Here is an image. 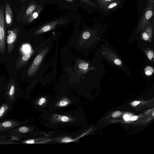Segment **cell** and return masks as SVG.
<instances>
[{
	"mask_svg": "<svg viewBox=\"0 0 154 154\" xmlns=\"http://www.w3.org/2000/svg\"><path fill=\"white\" fill-rule=\"evenodd\" d=\"M153 1L151 0L148 2L147 6L140 20L137 30L143 29L149 23V20L152 17L154 11Z\"/></svg>",
	"mask_w": 154,
	"mask_h": 154,
	"instance_id": "6da1fadb",
	"label": "cell"
},
{
	"mask_svg": "<svg viewBox=\"0 0 154 154\" xmlns=\"http://www.w3.org/2000/svg\"><path fill=\"white\" fill-rule=\"evenodd\" d=\"M48 49L49 48H48L42 49L35 58L27 71V74L29 76H32L35 73L43 58L47 52Z\"/></svg>",
	"mask_w": 154,
	"mask_h": 154,
	"instance_id": "7a4b0ae2",
	"label": "cell"
},
{
	"mask_svg": "<svg viewBox=\"0 0 154 154\" xmlns=\"http://www.w3.org/2000/svg\"><path fill=\"white\" fill-rule=\"evenodd\" d=\"M5 23L3 6L0 7V53L4 54L5 51Z\"/></svg>",
	"mask_w": 154,
	"mask_h": 154,
	"instance_id": "3957f363",
	"label": "cell"
},
{
	"mask_svg": "<svg viewBox=\"0 0 154 154\" xmlns=\"http://www.w3.org/2000/svg\"><path fill=\"white\" fill-rule=\"evenodd\" d=\"M18 31L17 28L14 29L10 31L7 36V42L8 53L9 54H11L13 50L15 42L17 37Z\"/></svg>",
	"mask_w": 154,
	"mask_h": 154,
	"instance_id": "277c9868",
	"label": "cell"
},
{
	"mask_svg": "<svg viewBox=\"0 0 154 154\" xmlns=\"http://www.w3.org/2000/svg\"><path fill=\"white\" fill-rule=\"evenodd\" d=\"M63 20H60L49 23L40 27L33 34L36 35L54 29L56 25L62 22Z\"/></svg>",
	"mask_w": 154,
	"mask_h": 154,
	"instance_id": "5b68a950",
	"label": "cell"
},
{
	"mask_svg": "<svg viewBox=\"0 0 154 154\" xmlns=\"http://www.w3.org/2000/svg\"><path fill=\"white\" fill-rule=\"evenodd\" d=\"M20 123L14 120H8L0 123V131H4L17 127Z\"/></svg>",
	"mask_w": 154,
	"mask_h": 154,
	"instance_id": "8992f818",
	"label": "cell"
},
{
	"mask_svg": "<svg viewBox=\"0 0 154 154\" xmlns=\"http://www.w3.org/2000/svg\"><path fill=\"white\" fill-rule=\"evenodd\" d=\"M5 19L7 25L11 26L13 22V14L11 9L7 2L5 4Z\"/></svg>",
	"mask_w": 154,
	"mask_h": 154,
	"instance_id": "52a82bcc",
	"label": "cell"
},
{
	"mask_svg": "<svg viewBox=\"0 0 154 154\" xmlns=\"http://www.w3.org/2000/svg\"><path fill=\"white\" fill-rule=\"evenodd\" d=\"M42 9V7L41 5L38 6L36 10L27 19V22L28 23L31 22L36 19L41 12Z\"/></svg>",
	"mask_w": 154,
	"mask_h": 154,
	"instance_id": "ba28073f",
	"label": "cell"
},
{
	"mask_svg": "<svg viewBox=\"0 0 154 154\" xmlns=\"http://www.w3.org/2000/svg\"><path fill=\"white\" fill-rule=\"evenodd\" d=\"M31 54L29 52H26L23 54L16 64L17 68L20 67L25 62L29 60Z\"/></svg>",
	"mask_w": 154,
	"mask_h": 154,
	"instance_id": "9c48e42d",
	"label": "cell"
},
{
	"mask_svg": "<svg viewBox=\"0 0 154 154\" xmlns=\"http://www.w3.org/2000/svg\"><path fill=\"white\" fill-rule=\"evenodd\" d=\"M37 7V5L35 4L31 5L29 6L26 11L25 16V20L28 19L31 14L36 10Z\"/></svg>",
	"mask_w": 154,
	"mask_h": 154,
	"instance_id": "30bf717a",
	"label": "cell"
},
{
	"mask_svg": "<svg viewBox=\"0 0 154 154\" xmlns=\"http://www.w3.org/2000/svg\"><path fill=\"white\" fill-rule=\"evenodd\" d=\"M15 91V87L14 84L11 83L9 85L8 95L9 98L12 100L14 99Z\"/></svg>",
	"mask_w": 154,
	"mask_h": 154,
	"instance_id": "8fae6325",
	"label": "cell"
},
{
	"mask_svg": "<svg viewBox=\"0 0 154 154\" xmlns=\"http://www.w3.org/2000/svg\"><path fill=\"white\" fill-rule=\"evenodd\" d=\"M53 116L55 119L62 122H66L71 120L69 117L66 116L55 115Z\"/></svg>",
	"mask_w": 154,
	"mask_h": 154,
	"instance_id": "7c38bea8",
	"label": "cell"
},
{
	"mask_svg": "<svg viewBox=\"0 0 154 154\" xmlns=\"http://www.w3.org/2000/svg\"><path fill=\"white\" fill-rule=\"evenodd\" d=\"M9 106L6 103L2 104L0 107V119L4 115L8 110Z\"/></svg>",
	"mask_w": 154,
	"mask_h": 154,
	"instance_id": "4fadbf2b",
	"label": "cell"
},
{
	"mask_svg": "<svg viewBox=\"0 0 154 154\" xmlns=\"http://www.w3.org/2000/svg\"><path fill=\"white\" fill-rule=\"evenodd\" d=\"M14 130V131L15 133H25L29 131V129L28 127L23 126L20 127Z\"/></svg>",
	"mask_w": 154,
	"mask_h": 154,
	"instance_id": "5bb4252c",
	"label": "cell"
},
{
	"mask_svg": "<svg viewBox=\"0 0 154 154\" xmlns=\"http://www.w3.org/2000/svg\"><path fill=\"white\" fill-rule=\"evenodd\" d=\"M154 69L152 67L148 66L144 69L145 74L147 76H149L151 75L154 72Z\"/></svg>",
	"mask_w": 154,
	"mask_h": 154,
	"instance_id": "9a60e30c",
	"label": "cell"
},
{
	"mask_svg": "<svg viewBox=\"0 0 154 154\" xmlns=\"http://www.w3.org/2000/svg\"><path fill=\"white\" fill-rule=\"evenodd\" d=\"M88 63L82 62L79 64V67L81 69L85 71L88 69Z\"/></svg>",
	"mask_w": 154,
	"mask_h": 154,
	"instance_id": "2e32d148",
	"label": "cell"
},
{
	"mask_svg": "<svg viewBox=\"0 0 154 154\" xmlns=\"http://www.w3.org/2000/svg\"><path fill=\"white\" fill-rule=\"evenodd\" d=\"M146 55L148 59L151 61L153 60L154 53L153 51L151 50L149 51L146 53Z\"/></svg>",
	"mask_w": 154,
	"mask_h": 154,
	"instance_id": "e0dca14e",
	"label": "cell"
},
{
	"mask_svg": "<svg viewBox=\"0 0 154 154\" xmlns=\"http://www.w3.org/2000/svg\"><path fill=\"white\" fill-rule=\"evenodd\" d=\"M142 35V38L144 40L147 41L150 40L149 35L146 31L143 32Z\"/></svg>",
	"mask_w": 154,
	"mask_h": 154,
	"instance_id": "ac0fdd59",
	"label": "cell"
},
{
	"mask_svg": "<svg viewBox=\"0 0 154 154\" xmlns=\"http://www.w3.org/2000/svg\"><path fill=\"white\" fill-rule=\"evenodd\" d=\"M73 140L68 137H65L62 139L61 141L62 143H69L74 141Z\"/></svg>",
	"mask_w": 154,
	"mask_h": 154,
	"instance_id": "d6986e66",
	"label": "cell"
},
{
	"mask_svg": "<svg viewBox=\"0 0 154 154\" xmlns=\"http://www.w3.org/2000/svg\"><path fill=\"white\" fill-rule=\"evenodd\" d=\"M69 103L68 101L66 100H63L60 102L59 105L61 107L65 106H67Z\"/></svg>",
	"mask_w": 154,
	"mask_h": 154,
	"instance_id": "ffe728a7",
	"label": "cell"
},
{
	"mask_svg": "<svg viewBox=\"0 0 154 154\" xmlns=\"http://www.w3.org/2000/svg\"><path fill=\"white\" fill-rule=\"evenodd\" d=\"M90 36V32L88 31L85 32L82 34V38L85 39L88 38Z\"/></svg>",
	"mask_w": 154,
	"mask_h": 154,
	"instance_id": "44dd1931",
	"label": "cell"
},
{
	"mask_svg": "<svg viewBox=\"0 0 154 154\" xmlns=\"http://www.w3.org/2000/svg\"><path fill=\"white\" fill-rule=\"evenodd\" d=\"M113 62L114 63L117 65L120 66L122 64V61L119 59H116Z\"/></svg>",
	"mask_w": 154,
	"mask_h": 154,
	"instance_id": "7402d4cb",
	"label": "cell"
},
{
	"mask_svg": "<svg viewBox=\"0 0 154 154\" xmlns=\"http://www.w3.org/2000/svg\"><path fill=\"white\" fill-rule=\"evenodd\" d=\"M121 114V112L120 111H116L112 114V116L113 117H116L119 116Z\"/></svg>",
	"mask_w": 154,
	"mask_h": 154,
	"instance_id": "603a6c76",
	"label": "cell"
},
{
	"mask_svg": "<svg viewBox=\"0 0 154 154\" xmlns=\"http://www.w3.org/2000/svg\"><path fill=\"white\" fill-rule=\"evenodd\" d=\"M45 98H41L39 100L38 102L39 105H42L43 104L45 103Z\"/></svg>",
	"mask_w": 154,
	"mask_h": 154,
	"instance_id": "cb8c5ba5",
	"label": "cell"
},
{
	"mask_svg": "<svg viewBox=\"0 0 154 154\" xmlns=\"http://www.w3.org/2000/svg\"><path fill=\"white\" fill-rule=\"evenodd\" d=\"M117 5V3L116 2H113L110 4L108 7V8L109 9H111L114 7H116Z\"/></svg>",
	"mask_w": 154,
	"mask_h": 154,
	"instance_id": "d4e9b609",
	"label": "cell"
},
{
	"mask_svg": "<svg viewBox=\"0 0 154 154\" xmlns=\"http://www.w3.org/2000/svg\"><path fill=\"white\" fill-rule=\"evenodd\" d=\"M82 2H84L89 5H92V2L90 0H80Z\"/></svg>",
	"mask_w": 154,
	"mask_h": 154,
	"instance_id": "484cf974",
	"label": "cell"
},
{
	"mask_svg": "<svg viewBox=\"0 0 154 154\" xmlns=\"http://www.w3.org/2000/svg\"><path fill=\"white\" fill-rule=\"evenodd\" d=\"M123 118L126 121H128L130 120V117L129 116L127 115H124Z\"/></svg>",
	"mask_w": 154,
	"mask_h": 154,
	"instance_id": "4316f807",
	"label": "cell"
},
{
	"mask_svg": "<svg viewBox=\"0 0 154 154\" xmlns=\"http://www.w3.org/2000/svg\"><path fill=\"white\" fill-rule=\"evenodd\" d=\"M140 103V101H135L132 102V105L134 106H135L138 104Z\"/></svg>",
	"mask_w": 154,
	"mask_h": 154,
	"instance_id": "83f0119b",
	"label": "cell"
},
{
	"mask_svg": "<svg viewBox=\"0 0 154 154\" xmlns=\"http://www.w3.org/2000/svg\"><path fill=\"white\" fill-rule=\"evenodd\" d=\"M11 139L13 140H19V138L17 137L13 136L11 137Z\"/></svg>",
	"mask_w": 154,
	"mask_h": 154,
	"instance_id": "f1b7e54d",
	"label": "cell"
},
{
	"mask_svg": "<svg viewBox=\"0 0 154 154\" xmlns=\"http://www.w3.org/2000/svg\"><path fill=\"white\" fill-rule=\"evenodd\" d=\"M138 119V117L137 116H134L131 117V120L132 121H134Z\"/></svg>",
	"mask_w": 154,
	"mask_h": 154,
	"instance_id": "f546056e",
	"label": "cell"
},
{
	"mask_svg": "<svg viewBox=\"0 0 154 154\" xmlns=\"http://www.w3.org/2000/svg\"><path fill=\"white\" fill-rule=\"evenodd\" d=\"M6 138V137L5 136H0V140L2 139H5Z\"/></svg>",
	"mask_w": 154,
	"mask_h": 154,
	"instance_id": "4dcf8cb0",
	"label": "cell"
},
{
	"mask_svg": "<svg viewBox=\"0 0 154 154\" xmlns=\"http://www.w3.org/2000/svg\"><path fill=\"white\" fill-rule=\"evenodd\" d=\"M68 2H73L74 1L73 0H66Z\"/></svg>",
	"mask_w": 154,
	"mask_h": 154,
	"instance_id": "1f68e13d",
	"label": "cell"
},
{
	"mask_svg": "<svg viewBox=\"0 0 154 154\" xmlns=\"http://www.w3.org/2000/svg\"><path fill=\"white\" fill-rule=\"evenodd\" d=\"M105 1H107V2H109V1H112V0H104Z\"/></svg>",
	"mask_w": 154,
	"mask_h": 154,
	"instance_id": "d6a6232c",
	"label": "cell"
},
{
	"mask_svg": "<svg viewBox=\"0 0 154 154\" xmlns=\"http://www.w3.org/2000/svg\"><path fill=\"white\" fill-rule=\"evenodd\" d=\"M152 115H153V116H154V112H153V113H152Z\"/></svg>",
	"mask_w": 154,
	"mask_h": 154,
	"instance_id": "836d02e7",
	"label": "cell"
}]
</instances>
